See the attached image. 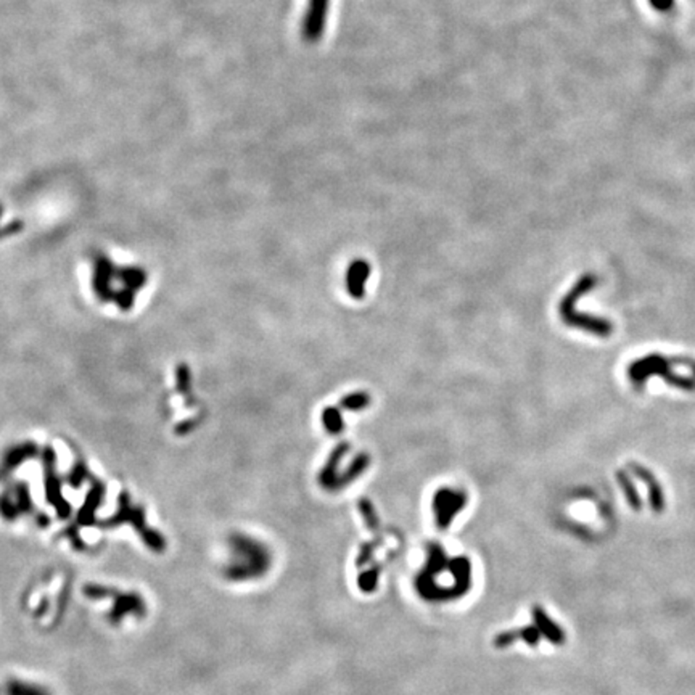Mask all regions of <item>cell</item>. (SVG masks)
Listing matches in <instances>:
<instances>
[{
  "label": "cell",
  "mask_w": 695,
  "mask_h": 695,
  "mask_svg": "<svg viewBox=\"0 0 695 695\" xmlns=\"http://www.w3.org/2000/svg\"><path fill=\"white\" fill-rule=\"evenodd\" d=\"M268 552L255 539L246 536H235L230 541V560L225 573L233 581L256 577L266 570Z\"/></svg>",
  "instance_id": "6da1fadb"
},
{
  "label": "cell",
  "mask_w": 695,
  "mask_h": 695,
  "mask_svg": "<svg viewBox=\"0 0 695 695\" xmlns=\"http://www.w3.org/2000/svg\"><path fill=\"white\" fill-rule=\"evenodd\" d=\"M467 504V494L456 488H441L433 496V510L437 523L445 528L452 522L457 512L462 510Z\"/></svg>",
  "instance_id": "7a4b0ae2"
},
{
  "label": "cell",
  "mask_w": 695,
  "mask_h": 695,
  "mask_svg": "<svg viewBox=\"0 0 695 695\" xmlns=\"http://www.w3.org/2000/svg\"><path fill=\"white\" fill-rule=\"evenodd\" d=\"M370 275V266L364 259H356L346 270V290L351 298L362 300L365 295V283Z\"/></svg>",
  "instance_id": "3957f363"
},
{
  "label": "cell",
  "mask_w": 695,
  "mask_h": 695,
  "mask_svg": "<svg viewBox=\"0 0 695 695\" xmlns=\"http://www.w3.org/2000/svg\"><path fill=\"white\" fill-rule=\"evenodd\" d=\"M350 451V445L348 443H340L338 446H335V450L332 451L330 456H328L327 462L324 465V469L319 473V483L324 486L328 491H337V470L338 465L341 462V459L345 457V454Z\"/></svg>",
  "instance_id": "277c9868"
},
{
  "label": "cell",
  "mask_w": 695,
  "mask_h": 695,
  "mask_svg": "<svg viewBox=\"0 0 695 695\" xmlns=\"http://www.w3.org/2000/svg\"><path fill=\"white\" fill-rule=\"evenodd\" d=\"M369 464H370V456L367 452L359 454V456L352 459V462L350 464V467H348L343 475H341L338 480V489H341L343 486L352 483L356 478L361 477L362 473L367 470Z\"/></svg>",
  "instance_id": "5b68a950"
},
{
  "label": "cell",
  "mask_w": 695,
  "mask_h": 695,
  "mask_svg": "<svg viewBox=\"0 0 695 695\" xmlns=\"http://www.w3.org/2000/svg\"><path fill=\"white\" fill-rule=\"evenodd\" d=\"M0 695H50L46 689L24 681H9L0 687Z\"/></svg>",
  "instance_id": "8992f818"
},
{
  "label": "cell",
  "mask_w": 695,
  "mask_h": 695,
  "mask_svg": "<svg viewBox=\"0 0 695 695\" xmlns=\"http://www.w3.org/2000/svg\"><path fill=\"white\" fill-rule=\"evenodd\" d=\"M322 423H324V428L330 435H340L345 430V422L340 409L333 406H328L322 410Z\"/></svg>",
  "instance_id": "52a82bcc"
},
{
  "label": "cell",
  "mask_w": 695,
  "mask_h": 695,
  "mask_svg": "<svg viewBox=\"0 0 695 695\" xmlns=\"http://www.w3.org/2000/svg\"><path fill=\"white\" fill-rule=\"evenodd\" d=\"M370 404V396L365 391H355L341 397L340 407L348 410H362Z\"/></svg>",
  "instance_id": "ba28073f"
},
{
  "label": "cell",
  "mask_w": 695,
  "mask_h": 695,
  "mask_svg": "<svg viewBox=\"0 0 695 695\" xmlns=\"http://www.w3.org/2000/svg\"><path fill=\"white\" fill-rule=\"evenodd\" d=\"M325 7H327V0H314V10L311 11V21H309V26L308 31H309V34L311 36H315L319 33V29H320V21L324 23V16H325Z\"/></svg>",
  "instance_id": "9c48e42d"
},
{
  "label": "cell",
  "mask_w": 695,
  "mask_h": 695,
  "mask_svg": "<svg viewBox=\"0 0 695 695\" xmlns=\"http://www.w3.org/2000/svg\"><path fill=\"white\" fill-rule=\"evenodd\" d=\"M652 4L655 5L656 9H660V10H665L668 7H671V4H673V0H652Z\"/></svg>",
  "instance_id": "30bf717a"
}]
</instances>
